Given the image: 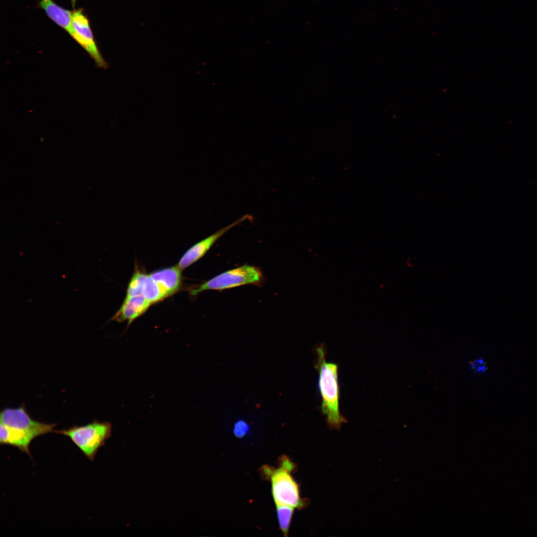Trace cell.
<instances>
[{"instance_id":"cell-10","label":"cell","mask_w":537,"mask_h":537,"mask_svg":"<svg viewBox=\"0 0 537 537\" xmlns=\"http://www.w3.org/2000/svg\"><path fill=\"white\" fill-rule=\"evenodd\" d=\"M39 6L53 21L71 34L73 11L59 6L53 0H40Z\"/></svg>"},{"instance_id":"cell-6","label":"cell","mask_w":537,"mask_h":537,"mask_svg":"<svg viewBox=\"0 0 537 537\" xmlns=\"http://www.w3.org/2000/svg\"><path fill=\"white\" fill-rule=\"evenodd\" d=\"M70 35L89 54L96 66L107 69L108 63L102 56L95 41L89 19L82 9H74Z\"/></svg>"},{"instance_id":"cell-14","label":"cell","mask_w":537,"mask_h":537,"mask_svg":"<svg viewBox=\"0 0 537 537\" xmlns=\"http://www.w3.org/2000/svg\"><path fill=\"white\" fill-rule=\"evenodd\" d=\"M249 428V426L245 422L240 421L235 424L233 432L236 437L243 438L248 433Z\"/></svg>"},{"instance_id":"cell-3","label":"cell","mask_w":537,"mask_h":537,"mask_svg":"<svg viewBox=\"0 0 537 537\" xmlns=\"http://www.w3.org/2000/svg\"><path fill=\"white\" fill-rule=\"evenodd\" d=\"M279 461V466L276 468L267 465L262 469L265 476L270 480L274 502L276 505L300 508L303 506V502L300 497L298 484L291 475L294 464L284 455Z\"/></svg>"},{"instance_id":"cell-4","label":"cell","mask_w":537,"mask_h":537,"mask_svg":"<svg viewBox=\"0 0 537 537\" xmlns=\"http://www.w3.org/2000/svg\"><path fill=\"white\" fill-rule=\"evenodd\" d=\"M111 425L108 422L94 421L84 426H75L55 433L68 437L90 460H93L98 449L110 436Z\"/></svg>"},{"instance_id":"cell-5","label":"cell","mask_w":537,"mask_h":537,"mask_svg":"<svg viewBox=\"0 0 537 537\" xmlns=\"http://www.w3.org/2000/svg\"><path fill=\"white\" fill-rule=\"evenodd\" d=\"M264 280L260 268L245 265L225 271L199 285L190 291L195 296L208 290H223L246 284L261 285Z\"/></svg>"},{"instance_id":"cell-12","label":"cell","mask_w":537,"mask_h":537,"mask_svg":"<svg viewBox=\"0 0 537 537\" xmlns=\"http://www.w3.org/2000/svg\"><path fill=\"white\" fill-rule=\"evenodd\" d=\"M276 515L279 528L285 537L288 534L294 508L284 505H277Z\"/></svg>"},{"instance_id":"cell-2","label":"cell","mask_w":537,"mask_h":537,"mask_svg":"<svg viewBox=\"0 0 537 537\" xmlns=\"http://www.w3.org/2000/svg\"><path fill=\"white\" fill-rule=\"evenodd\" d=\"M315 365L319 372L318 387L321 395V410L329 426L339 429L346 420L339 408L340 390L338 367L337 364L326 361V348L324 344L316 347Z\"/></svg>"},{"instance_id":"cell-1","label":"cell","mask_w":537,"mask_h":537,"mask_svg":"<svg viewBox=\"0 0 537 537\" xmlns=\"http://www.w3.org/2000/svg\"><path fill=\"white\" fill-rule=\"evenodd\" d=\"M0 444L15 447L30 456L29 446L32 440L55 431V424L34 420L24 406L4 408L0 412Z\"/></svg>"},{"instance_id":"cell-11","label":"cell","mask_w":537,"mask_h":537,"mask_svg":"<svg viewBox=\"0 0 537 537\" xmlns=\"http://www.w3.org/2000/svg\"><path fill=\"white\" fill-rule=\"evenodd\" d=\"M141 295L151 304L158 302L167 297L159 284L146 274L142 285Z\"/></svg>"},{"instance_id":"cell-8","label":"cell","mask_w":537,"mask_h":537,"mask_svg":"<svg viewBox=\"0 0 537 537\" xmlns=\"http://www.w3.org/2000/svg\"><path fill=\"white\" fill-rule=\"evenodd\" d=\"M151 304L142 295L126 296L120 308L111 320L119 322L127 321L130 324L144 313Z\"/></svg>"},{"instance_id":"cell-13","label":"cell","mask_w":537,"mask_h":537,"mask_svg":"<svg viewBox=\"0 0 537 537\" xmlns=\"http://www.w3.org/2000/svg\"><path fill=\"white\" fill-rule=\"evenodd\" d=\"M146 274L137 270L131 277L127 289V297L141 295L142 285Z\"/></svg>"},{"instance_id":"cell-7","label":"cell","mask_w":537,"mask_h":537,"mask_svg":"<svg viewBox=\"0 0 537 537\" xmlns=\"http://www.w3.org/2000/svg\"><path fill=\"white\" fill-rule=\"evenodd\" d=\"M250 218V217L248 215L242 216L231 224L220 229L205 239L194 244L181 257L178 266L182 270L197 261L228 230Z\"/></svg>"},{"instance_id":"cell-9","label":"cell","mask_w":537,"mask_h":537,"mask_svg":"<svg viewBox=\"0 0 537 537\" xmlns=\"http://www.w3.org/2000/svg\"><path fill=\"white\" fill-rule=\"evenodd\" d=\"M181 270L177 265L155 271L149 274L168 297L179 290L181 282Z\"/></svg>"}]
</instances>
